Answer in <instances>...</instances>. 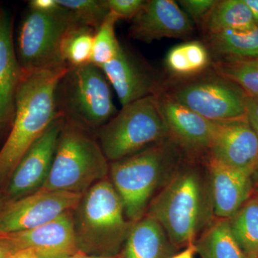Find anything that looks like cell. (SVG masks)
Returning <instances> with one entry per match:
<instances>
[{
    "mask_svg": "<svg viewBox=\"0 0 258 258\" xmlns=\"http://www.w3.org/2000/svg\"><path fill=\"white\" fill-rule=\"evenodd\" d=\"M146 215L160 223L176 248L195 243L216 218L205 160L185 156Z\"/></svg>",
    "mask_w": 258,
    "mask_h": 258,
    "instance_id": "cell-1",
    "label": "cell"
},
{
    "mask_svg": "<svg viewBox=\"0 0 258 258\" xmlns=\"http://www.w3.org/2000/svg\"><path fill=\"white\" fill-rule=\"evenodd\" d=\"M69 66L52 71H22L15 99L11 132L0 149V186L25 154L59 116L57 86Z\"/></svg>",
    "mask_w": 258,
    "mask_h": 258,
    "instance_id": "cell-2",
    "label": "cell"
},
{
    "mask_svg": "<svg viewBox=\"0 0 258 258\" xmlns=\"http://www.w3.org/2000/svg\"><path fill=\"white\" fill-rule=\"evenodd\" d=\"M186 154L170 138L111 162L110 181L119 195L128 221L145 217L149 205L174 175Z\"/></svg>",
    "mask_w": 258,
    "mask_h": 258,
    "instance_id": "cell-3",
    "label": "cell"
},
{
    "mask_svg": "<svg viewBox=\"0 0 258 258\" xmlns=\"http://www.w3.org/2000/svg\"><path fill=\"white\" fill-rule=\"evenodd\" d=\"M80 252L97 257L119 256L133 222L125 217L119 195L108 178L83 193L73 210Z\"/></svg>",
    "mask_w": 258,
    "mask_h": 258,
    "instance_id": "cell-4",
    "label": "cell"
},
{
    "mask_svg": "<svg viewBox=\"0 0 258 258\" xmlns=\"http://www.w3.org/2000/svg\"><path fill=\"white\" fill-rule=\"evenodd\" d=\"M109 167L92 132L64 120L50 173L40 189L83 195L108 178Z\"/></svg>",
    "mask_w": 258,
    "mask_h": 258,
    "instance_id": "cell-5",
    "label": "cell"
},
{
    "mask_svg": "<svg viewBox=\"0 0 258 258\" xmlns=\"http://www.w3.org/2000/svg\"><path fill=\"white\" fill-rule=\"evenodd\" d=\"M57 111L66 122L96 132L117 113L110 83L94 64L69 67L57 86Z\"/></svg>",
    "mask_w": 258,
    "mask_h": 258,
    "instance_id": "cell-6",
    "label": "cell"
},
{
    "mask_svg": "<svg viewBox=\"0 0 258 258\" xmlns=\"http://www.w3.org/2000/svg\"><path fill=\"white\" fill-rule=\"evenodd\" d=\"M108 161L130 157L169 138L158 96H150L122 107L96 132Z\"/></svg>",
    "mask_w": 258,
    "mask_h": 258,
    "instance_id": "cell-7",
    "label": "cell"
},
{
    "mask_svg": "<svg viewBox=\"0 0 258 258\" xmlns=\"http://www.w3.org/2000/svg\"><path fill=\"white\" fill-rule=\"evenodd\" d=\"M79 23L62 7L52 13L30 10L22 23L18 38L22 71L35 72L68 67L62 58V43L69 30Z\"/></svg>",
    "mask_w": 258,
    "mask_h": 258,
    "instance_id": "cell-8",
    "label": "cell"
},
{
    "mask_svg": "<svg viewBox=\"0 0 258 258\" xmlns=\"http://www.w3.org/2000/svg\"><path fill=\"white\" fill-rule=\"evenodd\" d=\"M183 106L212 121L246 116V94L238 86L220 75L200 74L164 89Z\"/></svg>",
    "mask_w": 258,
    "mask_h": 258,
    "instance_id": "cell-9",
    "label": "cell"
},
{
    "mask_svg": "<svg viewBox=\"0 0 258 258\" xmlns=\"http://www.w3.org/2000/svg\"><path fill=\"white\" fill-rule=\"evenodd\" d=\"M83 195L39 189L8 202L0 210V235L32 230L73 211Z\"/></svg>",
    "mask_w": 258,
    "mask_h": 258,
    "instance_id": "cell-10",
    "label": "cell"
},
{
    "mask_svg": "<svg viewBox=\"0 0 258 258\" xmlns=\"http://www.w3.org/2000/svg\"><path fill=\"white\" fill-rule=\"evenodd\" d=\"M169 137L187 157L205 160L211 145L216 122L183 106L165 91L157 95Z\"/></svg>",
    "mask_w": 258,
    "mask_h": 258,
    "instance_id": "cell-11",
    "label": "cell"
},
{
    "mask_svg": "<svg viewBox=\"0 0 258 258\" xmlns=\"http://www.w3.org/2000/svg\"><path fill=\"white\" fill-rule=\"evenodd\" d=\"M64 123L59 116L30 148L10 176L8 202L18 200L42 187L50 173L56 146Z\"/></svg>",
    "mask_w": 258,
    "mask_h": 258,
    "instance_id": "cell-12",
    "label": "cell"
},
{
    "mask_svg": "<svg viewBox=\"0 0 258 258\" xmlns=\"http://www.w3.org/2000/svg\"><path fill=\"white\" fill-rule=\"evenodd\" d=\"M208 157L252 175L258 169V136L247 117L216 122Z\"/></svg>",
    "mask_w": 258,
    "mask_h": 258,
    "instance_id": "cell-13",
    "label": "cell"
},
{
    "mask_svg": "<svg viewBox=\"0 0 258 258\" xmlns=\"http://www.w3.org/2000/svg\"><path fill=\"white\" fill-rule=\"evenodd\" d=\"M0 238L14 251L27 249L40 258H70L79 252L75 237L73 211L32 230Z\"/></svg>",
    "mask_w": 258,
    "mask_h": 258,
    "instance_id": "cell-14",
    "label": "cell"
},
{
    "mask_svg": "<svg viewBox=\"0 0 258 258\" xmlns=\"http://www.w3.org/2000/svg\"><path fill=\"white\" fill-rule=\"evenodd\" d=\"M194 32L192 21L173 0L146 1L132 20L131 38L151 43L162 38H189Z\"/></svg>",
    "mask_w": 258,
    "mask_h": 258,
    "instance_id": "cell-15",
    "label": "cell"
},
{
    "mask_svg": "<svg viewBox=\"0 0 258 258\" xmlns=\"http://www.w3.org/2000/svg\"><path fill=\"white\" fill-rule=\"evenodd\" d=\"M100 69L115 90L122 107L164 91L159 80L123 47L115 59Z\"/></svg>",
    "mask_w": 258,
    "mask_h": 258,
    "instance_id": "cell-16",
    "label": "cell"
},
{
    "mask_svg": "<svg viewBox=\"0 0 258 258\" xmlns=\"http://www.w3.org/2000/svg\"><path fill=\"white\" fill-rule=\"evenodd\" d=\"M205 163L211 186L215 217L229 220L253 194L252 175L208 157L205 158Z\"/></svg>",
    "mask_w": 258,
    "mask_h": 258,
    "instance_id": "cell-17",
    "label": "cell"
},
{
    "mask_svg": "<svg viewBox=\"0 0 258 258\" xmlns=\"http://www.w3.org/2000/svg\"><path fill=\"white\" fill-rule=\"evenodd\" d=\"M21 75L13 41V19L8 10L0 8V134L14 120Z\"/></svg>",
    "mask_w": 258,
    "mask_h": 258,
    "instance_id": "cell-18",
    "label": "cell"
},
{
    "mask_svg": "<svg viewBox=\"0 0 258 258\" xmlns=\"http://www.w3.org/2000/svg\"><path fill=\"white\" fill-rule=\"evenodd\" d=\"M177 249L160 223L146 215L132 225L119 258H169Z\"/></svg>",
    "mask_w": 258,
    "mask_h": 258,
    "instance_id": "cell-19",
    "label": "cell"
},
{
    "mask_svg": "<svg viewBox=\"0 0 258 258\" xmlns=\"http://www.w3.org/2000/svg\"><path fill=\"white\" fill-rule=\"evenodd\" d=\"M207 43L219 60L258 58V26L208 35Z\"/></svg>",
    "mask_w": 258,
    "mask_h": 258,
    "instance_id": "cell-20",
    "label": "cell"
},
{
    "mask_svg": "<svg viewBox=\"0 0 258 258\" xmlns=\"http://www.w3.org/2000/svg\"><path fill=\"white\" fill-rule=\"evenodd\" d=\"M202 26L207 35H210L227 30H247L256 25L244 0H217Z\"/></svg>",
    "mask_w": 258,
    "mask_h": 258,
    "instance_id": "cell-21",
    "label": "cell"
},
{
    "mask_svg": "<svg viewBox=\"0 0 258 258\" xmlns=\"http://www.w3.org/2000/svg\"><path fill=\"white\" fill-rule=\"evenodd\" d=\"M195 245L201 258H247L226 219L215 218L195 240Z\"/></svg>",
    "mask_w": 258,
    "mask_h": 258,
    "instance_id": "cell-22",
    "label": "cell"
},
{
    "mask_svg": "<svg viewBox=\"0 0 258 258\" xmlns=\"http://www.w3.org/2000/svg\"><path fill=\"white\" fill-rule=\"evenodd\" d=\"M166 69L181 79H189L205 72L210 64V54L203 42L192 40L173 47L166 56Z\"/></svg>",
    "mask_w": 258,
    "mask_h": 258,
    "instance_id": "cell-23",
    "label": "cell"
},
{
    "mask_svg": "<svg viewBox=\"0 0 258 258\" xmlns=\"http://www.w3.org/2000/svg\"><path fill=\"white\" fill-rule=\"evenodd\" d=\"M231 232L247 258H258V195L252 194L233 217Z\"/></svg>",
    "mask_w": 258,
    "mask_h": 258,
    "instance_id": "cell-24",
    "label": "cell"
},
{
    "mask_svg": "<svg viewBox=\"0 0 258 258\" xmlns=\"http://www.w3.org/2000/svg\"><path fill=\"white\" fill-rule=\"evenodd\" d=\"M212 69L238 86L247 96L258 97V58L217 60Z\"/></svg>",
    "mask_w": 258,
    "mask_h": 258,
    "instance_id": "cell-25",
    "label": "cell"
},
{
    "mask_svg": "<svg viewBox=\"0 0 258 258\" xmlns=\"http://www.w3.org/2000/svg\"><path fill=\"white\" fill-rule=\"evenodd\" d=\"M95 32L92 28L80 23L68 32L62 43V55L69 67L92 63Z\"/></svg>",
    "mask_w": 258,
    "mask_h": 258,
    "instance_id": "cell-26",
    "label": "cell"
},
{
    "mask_svg": "<svg viewBox=\"0 0 258 258\" xmlns=\"http://www.w3.org/2000/svg\"><path fill=\"white\" fill-rule=\"evenodd\" d=\"M118 20V17L110 12L101 27L95 32L92 63L98 68L115 59L121 50L115 31V23Z\"/></svg>",
    "mask_w": 258,
    "mask_h": 258,
    "instance_id": "cell-27",
    "label": "cell"
},
{
    "mask_svg": "<svg viewBox=\"0 0 258 258\" xmlns=\"http://www.w3.org/2000/svg\"><path fill=\"white\" fill-rule=\"evenodd\" d=\"M64 9L69 10L78 21L96 31L110 11L106 0H57Z\"/></svg>",
    "mask_w": 258,
    "mask_h": 258,
    "instance_id": "cell-28",
    "label": "cell"
},
{
    "mask_svg": "<svg viewBox=\"0 0 258 258\" xmlns=\"http://www.w3.org/2000/svg\"><path fill=\"white\" fill-rule=\"evenodd\" d=\"M217 0H180L178 5L185 14L198 24H203Z\"/></svg>",
    "mask_w": 258,
    "mask_h": 258,
    "instance_id": "cell-29",
    "label": "cell"
},
{
    "mask_svg": "<svg viewBox=\"0 0 258 258\" xmlns=\"http://www.w3.org/2000/svg\"><path fill=\"white\" fill-rule=\"evenodd\" d=\"M146 1L143 0H106L107 6L111 13L118 20H132L139 14Z\"/></svg>",
    "mask_w": 258,
    "mask_h": 258,
    "instance_id": "cell-30",
    "label": "cell"
},
{
    "mask_svg": "<svg viewBox=\"0 0 258 258\" xmlns=\"http://www.w3.org/2000/svg\"><path fill=\"white\" fill-rule=\"evenodd\" d=\"M246 117L258 136V97H245Z\"/></svg>",
    "mask_w": 258,
    "mask_h": 258,
    "instance_id": "cell-31",
    "label": "cell"
},
{
    "mask_svg": "<svg viewBox=\"0 0 258 258\" xmlns=\"http://www.w3.org/2000/svg\"><path fill=\"white\" fill-rule=\"evenodd\" d=\"M29 7L32 11L41 13H52L61 8L57 0H32L29 2Z\"/></svg>",
    "mask_w": 258,
    "mask_h": 258,
    "instance_id": "cell-32",
    "label": "cell"
},
{
    "mask_svg": "<svg viewBox=\"0 0 258 258\" xmlns=\"http://www.w3.org/2000/svg\"><path fill=\"white\" fill-rule=\"evenodd\" d=\"M196 252L195 243H191L186 246L184 250L173 254L169 258H195V254Z\"/></svg>",
    "mask_w": 258,
    "mask_h": 258,
    "instance_id": "cell-33",
    "label": "cell"
},
{
    "mask_svg": "<svg viewBox=\"0 0 258 258\" xmlns=\"http://www.w3.org/2000/svg\"><path fill=\"white\" fill-rule=\"evenodd\" d=\"M8 258H40L36 254H34L31 251L27 249H20L14 251L8 256Z\"/></svg>",
    "mask_w": 258,
    "mask_h": 258,
    "instance_id": "cell-34",
    "label": "cell"
},
{
    "mask_svg": "<svg viewBox=\"0 0 258 258\" xmlns=\"http://www.w3.org/2000/svg\"><path fill=\"white\" fill-rule=\"evenodd\" d=\"M244 2L252 13L254 23L258 26V0H244Z\"/></svg>",
    "mask_w": 258,
    "mask_h": 258,
    "instance_id": "cell-35",
    "label": "cell"
},
{
    "mask_svg": "<svg viewBox=\"0 0 258 258\" xmlns=\"http://www.w3.org/2000/svg\"><path fill=\"white\" fill-rule=\"evenodd\" d=\"M14 252L11 247L0 238V258H8L12 252Z\"/></svg>",
    "mask_w": 258,
    "mask_h": 258,
    "instance_id": "cell-36",
    "label": "cell"
},
{
    "mask_svg": "<svg viewBox=\"0 0 258 258\" xmlns=\"http://www.w3.org/2000/svg\"><path fill=\"white\" fill-rule=\"evenodd\" d=\"M252 177V186H253L254 193L258 195V169L254 171L251 176Z\"/></svg>",
    "mask_w": 258,
    "mask_h": 258,
    "instance_id": "cell-37",
    "label": "cell"
},
{
    "mask_svg": "<svg viewBox=\"0 0 258 258\" xmlns=\"http://www.w3.org/2000/svg\"><path fill=\"white\" fill-rule=\"evenodd\" d=\"M70 258H119V256H116V257H97V256L88 255V254L83 253V252L79 251L77 254Z\"/></svg>",
    "mask_w": 258,
    "mask_h": 258,
    "instance_id": "cell-38",
    "label": "cell"
}]
</instances>
